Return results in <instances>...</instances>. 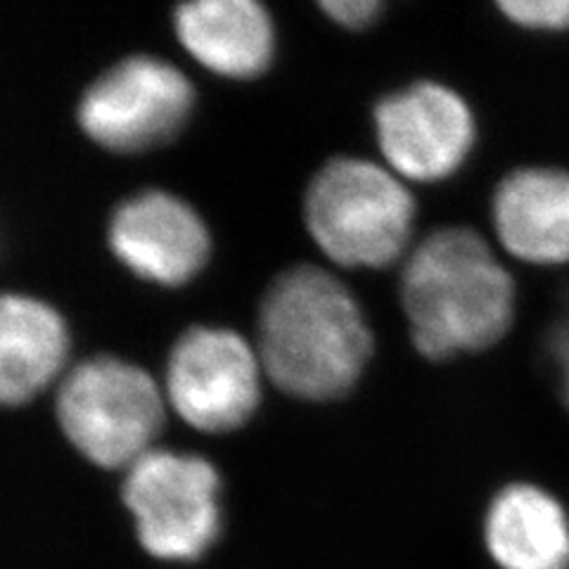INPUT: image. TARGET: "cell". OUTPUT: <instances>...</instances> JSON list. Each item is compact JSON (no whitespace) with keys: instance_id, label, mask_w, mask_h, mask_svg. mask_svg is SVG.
I'll return each instance as SVG.
<instances>
[{"instance_id":"cell-14","label":"cell","mask_w":569,"mask_h":569,"mask_svg":"<svg viewBox=\"0 0 569 569\" xmlns=\"http://www.w3.org/2000/svg\"><path fill=\"white\" fill-rule=\"evenodd\" d=\"M501 10L527 29H567L569 0H506Z\"/></svg>"},{"instance_id":"cell-9","label":"cell","mask_w":569,"mask_h":569,"mask_svg":"<svg viewBox=\"0 0 569 569\" xmlns=\"http://www.w3.org/2000/svg\"><path fill=\"white\" fill-rule=\"evenodd\" d=\"M110 244L117 259L142 280L178 288L204 269L211 240L190 204L176 194L148 190L114 211Z\"/></svg>"},{"instance_id":"cell-6","label":"cell","mask_w":569,"mask_h":569,"mask_svg":"<svg viewBox=\"0 0 569 569\" xmlns=\"http://www.w3.org/2000/svg\"><path fill=\"white\" fill-rule=\"evenodd\" d=\"M194 93L176 67L129 58L88 88L79 104L81 129L114 152H146L181 133Z\"/></svg>"},{"instance_id":"cell-5","label":"cell","mask_w":569,"mask_h":569,"mask_svg":"<svg viewBox=\"0 0 569 569\" xmlns=\"http://www.w3.org/2000/svg\"><path fill=\"white\" fill-rule=\"evenodd\" d=\"M221 479L211 462L148 451L123 479V503L142 548L167 562L200 560L221 533Z\"/></svg>"},{"instance_id":"cell-1","label":"cell","mask_w":569,"mask_h":569,"mask_svg":"<svg viewBox=\"0 0 569 569\" xmlns=\"http://www.w3.org/2000/svg\"><path fill=\"white\" fill-rule=\"evenodd\" d=\"M259 347L271 380L292 397L347 395L370 359L372 337L356 299L328 271L297 266L263 299Z\"/></svg>"},{"instance_id":"cell-15","label":"cell","mask_w":569,"mask_h":569,"mask_svg":"<svg viewBox=\"0 0 569 569\" xmlns=\"http://www.w3.org/2000/svg\"><path fill=\"white\" fill-rule=\"evenodd\" d=\"M320 8L330 14V20L349 29L368 27L382 10L376 0H330V3H323Z\"/></svg>"},{"instance_id":"cell-7","label":"cell","mask_w":569,"mask_h":569,"mask_svg":"<svg viewBox=\"0 0 569 569\" xmlns=\"http://www.w3.org/2000/svg\"><path fill=\"white\" fill-rule=\"evenodd\" d=\"M167 387L188 425L202 432H230L259 403L257 356L236 332L192 328L171 351Z\"/></svg>"},{"instance_id":"cell-8","label":"cell","mask_w":569,"mask_h":569,"mask_svg":"<svg viewBox=\"0 0 569 569\" xmlns=\"http://www.w3.org/2000/svg\"><path fill=\"white\" fill-rule=\"evenodd\" d=\"M376 127L389 167L422 183L451 176L475 142L466 100L430 81L385 98L376 110Z\"/></svg>"},{"instance_id":"cell-3","label":"cell","mask_w":569,"mask_h":569,"mask_svg":"<svg viewBox=\"0 0 569 569\" xmlns=\"http://www.w3.org/2000/svg\"><path fill=\"white\" fill-rule=\"evenodd\" d=\"M416 202L395 173L363 159H335L307 192V226L323 252L349 269H385L413 233Z\"/></svg>"},{"instance_id":"cell-12","label":"cell","mask_w":569,"mask_h":569,"mask_svg":"<svg viewBox=\"0 0 569 569\" xmlns=\"http://www.w3.org/2000/svg\"><path fill=\"white\" fill-rule=\"evenodd\" d=\"M485 543L501 569H569L567 512L533 485H512L493 498Z\"/></svg>"},{"instance_id":"cell-10","label":"cell","mask_w":569,"mask_h":569,"mask_svg":"<svg viewBox=\"0 0 569 569\" xmlns=\"http://www.w3.org/2000/svg\"><path fill=\"white\" fill-rule=\"evenodd\" d=\"M498 240L529 263L569 261V173L522 169L498 186L493 198Z\"/></svg>"},{"instance_id":"cell-11","label":"cell","mask_w":569,"mask_h":569,"mask_svg":"<svg viewBox=\"0 0 569 569\" xmlns=\"http://www.w3.org/2000/svg\"><path fill=\"white\" fill-rule=\"evenodd\" d=\"M176 31L190 56L230 79H254L273 58L271 17L252 0H204L176 10Z\"/></svg>"},{"instance_id":"cell-16","label":"cell","mask_w":569,"mask_h":569,"mask_svg":"<svg viewBox=\"0 0 569 569\" xmlns=\"http://www.w3.org/2000/svg\"><path fill=\"white\" fill-rule=\"evenodd\" d=\"M550 353L560 368V380H562V395L569 403V307L565 309L562 318L550 335Z\"/></svg>"},{"instance_id":"cell-4","label":"cell","mask_w":569,"mask_h":569,"mask_svg":"<svg viewBox=\"0 0 569 569\" xmlns=\"http://www.w3.org/2000/svg\"><path fill=\"white\" fill-rule=\"evenodd\" d=\"M64 435L100 468H131L162 427V397L146 370L91 359L64 380L58 399Z\"/></svg>"},{"instance_id":"cell-13","label":"cell","mask_w":569,"mask_h":569,"mask_svg":"<svg viewBox=\"0 0 569 569\" xmlns=\"http://www.w3.org/2000/svg\"><path fill=\"white\" fill-rule=\"evenodd\" d=\"M69 332L62 316L24 295H0V406H20L62 370Z\"/></svg>"},{"instance_id":"cell-2","label":"cell","mask_w":569,"mask_h":569,"mask_svg":"<svg viewBox=\"0 0 569 569\" xmlns=\"http://www.w3.org/2000/svg\"><path fill=\"white\" fill-rule=\"evenodd\" d=\"M401 299L416 349L437 361L496 345L515 313L512 278L468 228L439 230L416 249Z\"/></svg>"}]
</instances>
